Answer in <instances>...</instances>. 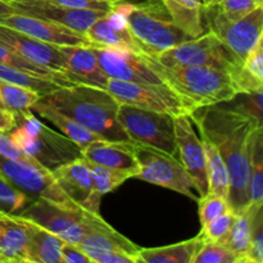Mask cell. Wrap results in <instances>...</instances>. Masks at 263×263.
I'll return each instance as SVG.
<instances>
[{"mask_svg": "<svg viewBox=\"0 0 263 263\" xmlns=\"http://www.w3.org/2000/svg\"><path fill=\"white\" fill-rule=\"evenodd\" d=\"M200 130L202 139L215 144L230 177L228 202L234 213H240L248 204L247 184L249 154L257 130L262 123L230 108L205 105L189 113Z\"/></svg>", "mask_w": 263, "mask_h": 263, "instance_id": "1", "label": "cell"}, {"mask_svg": "<svg viewBox=\"0 0 263 263\" xmlns=\"http://www.w3.org/2000/svg\"><path fill=\"white\" fill-rule=\"evenodd\" d=\"M40 100L73 118L103 140L131 141L118 121L120 103L108 90L77 84L41 95Z\"/></svg>", "mask_w": 263, "mask_h": 263, "instance_id": "2", "label": "cell"}, {"mask_svg": "<svg viewBox=\"0 0 263 263\" xmlns=\"http://www.w3.org/2000/svg\"><path fill=\"white\" fill-rule=\"evenodd\" d=\"M145 57L164 84L181 98L189 113L195 108L231 102L238 95L228 72L211 67H164L148 54Z\"/></svg>", "mask_w": 263, "mask_h": 263, "instance_id": "3", "label": "cell"}, {"mask_svg": "<svg viewBox=\"0 0 263 263\" xmlns=\"http://www.w3.org/2000/svg\"><path fill=\"white\" fill-rule=\"evenodd\" d=\"M112 10L125 18L133 37L148 55H156L193 40L172 22L161 0H141L136 4L115 3Z\"/></svg>", "mask_w": 263, "mask_h": 263, "instance_id": "4", "label": "cell"}, {"mask_svg": "<svg viewBox=\"0 0 263 263\" xmlns=\"http://www.w3.org/2000/svg\"><path fill=\"white\" fill-rule=\"evenodd\" d=\"M14 113V127L9 136L26 154L48 171L81 158V149L63 134L44 125L31 109Z\"/></svg>", "mask_w": 263, "mask_h": 263, "instance_id": "5", "label": "cell"}, {"mask_svg": "<svg viewBox=\"0 0 263 263\" xmlns=\"http://www.w3.org/2000/svg\"><path fill=\"white\" fill-rule=\"evenodd\" d=\"M18 216L32 221L71 244H79L90 233L108 225L97 213L68 210L45 199L31 200Z\"/></svg>", "mask_w": 263, "mask_h": 263, "instance_id": "6", "label": "cell"}, {"mask_svg": "<svg viewBox=\"0 0 263 263\" xmlns=\"http://www.w3.org/2000/svg\"><path fill=\"white\" fill-rule=\"evenodd\" d=\"M164 67H211L233 74L243 62L211 31L198 39L182 43L151 55Z\"/></svg>", "mask_w": 263, "mask_h": 263, "instance_id": "7", "label": "cell"}, {"mask_svg": "<svg viewBox=\"0 0 263 263\" xmlns=\"http://www.w3.org/2000/svg\"><path fill=\"white\" fill-rule=\"evenodd\" d=\"M117 117L134 144L151 146L176 156L174 116L134 105L120 104Z\"/></svg>", "mask_w": 263, "mask_h": 263, "instance_id": "8", "label": "cell"}, {"mask_svg": "<svg viewBox=\"0 0 263 263\" xmlns=\"http://www.w3.org/2000/svg\"><path fill=\"white\" fill-rule=\"evenodd\" d=\"M0 175L32 200L45 199L68 210H82L64 194L51 172L44 167L0 156Z\"/></svg>", "mask_w": 263, "mask_h": 263, "instance_id": "9", "label": "cell"}, {"mask_svg": "<svg viewBox=\"0 0 263 263\" xmlns=\"http://www.w3.org/2000/svg\"><path fill=\"white\" fill-rule=\"evenodd\" d=\"M135 157L139 164V172L134 179L167 187L192 199H198L193 193V190L197 192L194 181L176 157L151 146L136 144Z\"/></svg>", "mask_w": 263, "mask_h": 263, "instance_id": "10", "label": "cell"}, {"mask_svg": "<svg viewBox=\"0 0 263 263\" xmlns=\"http://www.w3.org/2000/svg\"><path fill=\"white\" fill-rule=\"evenodd\" d=\"M204 15L208 31L215 33L241 62L262 39L263 5L238 21L223 17L218 5L205 7Z\"/></svg>", "mask_w": 263, "mask_h": 263, "instance_id": "11", "label": "cell"}, {"mask_svg": "<svg viewBox=\"0 0 263 263\" xmlns=\"http://www.w3.org/2000/svg\"><path fill=\"white\" fill-rule=\"evenodd\" d=\"M107 90L120 104L168 113L174 117L182 113L189 115V110L181 98L166 84H136L120 80H109Z\"/></svg>", "mask_w": 263, "mask_h": 263, "instance_id": "12", "label": "cell"}, {"mask_svg": "<svg viewBox=\"0 0 263 263\" xmlns=\"http://www.w3.org/2000/svg\"><path fill=\"white\" fill-rule=\"evenodd\" d=\"M95 55L103 72L109 80L136 82V84L162 85L164 81L152 67L144 53L94 48Z\"/></svg>", "mask_w": 263, "mask_h": 263, "instance_id": "13", "label": "cell"}, {"mask_svg": "<svg viewBox=\"0 0 263 263\" xmlns=\"http://www.w3.org/2000/svg\"><path fill=\"white\" fill-rule=\"evenodd\" d=\"M174 125L180 162L194 181L195 189L199 197H203L208 193V181L207 170H205V154L202 140L198 138L192 125V118L187 113L175 116Z\"/></svg>", "mask_w": 263, "mask_h": 263, "instance_id": "14", "label": "cell"}, {"mask_svg": "<svg viewBox=\"0 0 263 263\" xmlns=\"http://www.w3.org/2000/svg\"><path fill=\"white\" fill-rule=\"evenodd\" d=\"M77 246L92 263H140V248L109 225L90 233Z\"/></svg>", "mask_w": 263, "mask_h": 263, "instance_id": "15", "label": "cell"}, {"mask_svg": "<svg viewBox=\"0 0 263 263\" xmlns=\"http://www.w3.org/2000/svg\"><path fill=\"white\" fill-rule=\"evenodd\" d=\"M9 4L14 9V13L49 21L84 35L98 18L107 14L105 12H98V10L73 9V8L63 7L50 0H15L10 2Z\"/></svg>", "mask_w": 263, "mask_h": 263, "instance_id": "16", "label": "cell"}, {"mask_svg": "<svg viewBox=\"0 0 263 263\" xmlns=\"http://www.w3.org/2000/svg\"><path fill=\"white\" fill-rule=\"evenodd\" d=\"M51 175L64 194L82 210L99 215L102 197L95 192L91 172L82 158L57 167Z\"/></svg>", "mask_w": 263, "mask_h": 263, "instance_id": "17", "label": "cell"}, {"mask_svg": "<svg viewBox=\"0 0 263 263\" xmlns=\"http://www.w3.org/2000/svg\"><path fill=\"white\" fill-rule=\"evenodd\" d=\"M0 25L7 26L15 31L31 36L36 40L44 43L53 44V45H89L90 43L84 33L76 32L73 30L40 20L30 15L20 14V13H10V14L0 15Z\"/></svg>", "mask_w": 263, "mask_h": 263, "instance_id": "18", "label": "cell"}, {"mask_svg": "<svg viewBox=\"0 0 263 263\" xmlns=\"http://www.w3.org/2000/svg\"><path fill=\"white\" fill-rule=\"evenodd\" d=\"M0 45L36 66L66 73L63 57L59 51L58 45L36 40L3 25H0Z\"/></svg>", "mask_w": 263, "mask_h": 263, "instance_id": "19", "label": "cell"}, {"mask_svg": "<svg viewBox=\"0 0 263 263\" xmlns=\"http://www.w3.org/2000/svg\"><path fill=\"white\" fill-rule=\"evenodd\" d=\"M90 46L100 49L143 53L131 35L125 18L116 10H110L98 18L85 32Z\"/></svg>", "mask_w": 263, "mask_h": 263, "instance_id": "20", "label": "cell"}, {"mask_svg": "<svg viewBox=\"0 0 263 263\" xmlns=\"http://www.w3.org/2000/svg\"><path fill=\"white\" fill-rule=\"evenodd\" d=\"M64 61V72L74 84L107 90L108 79L89 45H58Z\"/></svg>", "mask_w": 263, "mask_h": 263, "instance_id": "21", "label": "cell"}, {"mask_svg": "<svg viewBox=\"0 0 263 263\" xmlns=\"http://www.w3.org/2000/svg\"><path fill=\"white\" fill-rule=\"evenodd\" d=\"M81 158L113 170L131 172L134 177L139 172L135 144L131 141H108L100 139L81 149Z\"/></svg>", "mask_w": 263, "mask_h": 263, "instance_id": "22", "label": "cell"}, {"mask_svg": "<svg viewBox=\"0 0 263 263\" xmlns=\"http://www.w3.org/2000/svg\"><path fill=\"white\" fill-rule=\"evenodd\" d=\"M27 220L0 211V263H28Z\"/></svg>", "mask_w": 263, "mask_h": 263, "instance_id": "23", "label": "cell"}, {"mask_svg": "<svg viewBox=\"0 0 263 263\" xmlns=\"http://www.w3.org/2000/svg\"><path fill=\"white\" fill-rule=\"evenodd\" d=\"M172 22L182 31L198 39L208 32L202 0H161Z\"/></svg>", "mask_w": 263, "mask_h": 263, "instance_id": "24", "label": "cell"}, {"mask_svg": "<svg viewBox=\"0 0 263 263\" xmlns=\"http://www.w3.org/2000/svg\"><path fill=\"white\" fill-rule=\"evenodd\" d=\"M27 225L28 263H62V246L64 241L32 221L27 220Z\"/></svg>", "mask_w": 263, "mask_h": 263, "instance_id": "25", "label": "cell"}, {"mask_svg": "<svg viewBox=\"0 0 263 263\" xmlns=\"http://www.w3.org/2000/svg\"><path fill=\"white\" fill-rule=\"evenodd\" d=\"M31 109L37 112L41 117L48 120L49 122L53 123L54 126H57V127L62 131V134H63L64 136H67L71 141H73L80 149H84L85 146H87L89 144L102 139L98 135H95L94 133H91L90 130H87L86 127L80 125L79 122H76V121H74L73 118L69 117V116L64 115L63 112L58 110L57 108L44 103L43 100H40V98H39L37 102L31 107Z\"/></svg>", "mask_w": 263, "mask_h": 263, "instance_id": "26", "label": "cell"}, {"mask_svg": "<svg viewBox=\"0 0 263 263\" xmlns=\"http://www.w3.org/2000/svg\"><path fill=\"white\" fill-rule=\"evenodd\" d=\"M204 241V238L199 234L195 238L171 246L140 248L139 261L144 263H193V258Z\"/></svg>", "mask_w": 263, "mask_h": 263, "instance_id": "27", "label": "cell"}, {"mask_svg": "<svg viewBox=\"0 0 263 263\" xmlns=\"http://www.w3.org/2000/svg\"><path fill=\"white\" fill-rule=\"evenodd\" d=\"M262 210V204L248 203L247 207L236 215L235 221L231 226L228 235L220 241V244L230 249L239 258V263H243V258L251 241L252 231H253L256 216Z\"/></svg>", "mask_w": 263, "mask_h": 263, "instance_id": "28", "label": "cell"}, {"mask_svg": "<svg viewBox=\"0 0 263 263\" xmlns=\"http://www.w3.org/2000/svg\"><path fill=\"white\" fill-rule=\"evenodd\" d=\"M202 143L205 154L208 193L228 198L229 189H230V177H229L228 167L215 144H212L207 139H202Z\"/></svg>", "mask_w": 263, "mask_h": 263, "instance_id": "29", "label": "cell"}, {"mask_svg": "<svg viewBox=\"0 0 263 263\" xmlns=\"http://www.w3.org/2000/svg\"><path fill=\"white\" fill-rule=\"evenodd\" d=\"M248 203L263 204V131L257 130L249 154V174L247 184Z\"/></svg>", "mask_w": 263, "mask_h": 263, "instance_id": "30", "label": "cell"}, {"mask_svg": "<svg viewBox=\"0 0 263 263\" xmlns=\"http://www.w3.org/2000/svg\"><path fill=\"white\" fill-rule=\"evenodd\" d=\"M0 63L7 64V66L13 67V68L21 69V71L27 72V73L33 74V76L49 80V81L55 82V84L61 85V86L63 87L77 85L74 84V82L72 81L66 73H63V72L54 71V69L45 68V67L36 66V64L21 58V57L17 55V54L12 53V51L8 50V49L4 48L3 45H0Z\"/></svg>", "mask_w": 263, "mask_h": 263, "instance_id": "31", "label": "cell"}, {"mask_svg": "<svg viewBox=\"0 0 263 263\" xmlns=\"http://www.w3.org/2000/svg\"><path fill=\"white\" fill-rule=\"evenodd\" d=\"M41 95L35 90L0 80V100L10 112L31 109Z\"/></svg>", "mask_w": 263, "mask_h": 263, "instance_id": "32", "label": "cell"}, {"mask_svg": "<svg viewBox=\"0 0 263 263\" xmlns=\"http://www.w3.org/2000/svg\"><path fill=\"white\" fill-rule=\"evenodd\" d=\"M84 161L86 163V166L89 167L90 172H91L95 192L102 198L103 195L113 192L116 187L122 185L126 180L133 179L134 177V175L131 172L120 171V170H113L109 168V167L100 166V164L92 163V162L86 161V159H84Z\"/></svg>", "mask_w": 263, "mask_h": 263, "instance_id": "33", "label": "cell"}, {"mask_svg": "<svg viewBox=\"0 0 263 263\" xmlns=\"http://www.w3.org/2000/svg\"><path fill=\"white\" fill-rule=\"evenodd\" d=\"M0 80L12 82V84L21 85V86L28 87L31 90H35L40 95L49 94V92L54 91V90L59 89V87H63L61 85L55 84V82H51L49 80L33 76V74L23 72L21 69L13 68V67L3 63H0Z\"/></svg>", "mask_w": 263, "mask_h": 263, "instance_id": "34", "label": "cell"}, {"mask_svg": "<svg viewBox=\"0 0 263 263\" xmlns=\"http://www.w3.org/2000/svg\"><path fill=\"white\" fill-rule=\"evenodd\" d=\"M193 263H239V258L222 244L205 240L193 258Z\"/></svg>", "mask_w": 263, "mask_h": 263, "instance_id": "35", "label": "cell"}, {"mask_svg": "<svg viewBox=\"0 0 263 263\" xmlns=\"http://www.w3.org/2000/svg\"><path fill=\"white\" fill-rule=\"evenodd\" d=\"M25 193L13 186L5 177L0 175V211L7 213H14L21 211L31 202Z\"/></svg>", "mask_w": 263, "mask_h": 263, "instance_id": "36", "label": "cell"}, {"mask_svg": "<svg viewBox=\"0 0 263 263\" xmlns=\"http://www.w3.org/2000/svg\"><path fill=\"white\" fill-rule=\"evenodd\" d=\"M198 203H199V220L202 226L228 211H231L228 198L213 194V193H207L203 197H199Z\"/></svg>", "mask_w": 263, "mask_h": 263, "instance_id": "37", "label": "cell"}, {"mask_svg": "<svg viewBox=\"0 0 263 263\" xmlns=\"http://www.w3.org/2000/svg\"><path fill=\"white\" fill-rule=\"evenodd\" d=\"M235 218L236 213H234L233 211H228L223 215L218 216V217L213 218L212 221L203 225L199 234L204 238V240L217 241V243H220L229 234Z\"/></svg>", "mask_w": 263, "mask_h": 263, "instance_id": "38", "label": "cell"}, {"mask_svg": "<svg viewBox=\"0 0 263 263\" xmlns=\"http://www.w3.org/2000/svg\"><path fill=\"white\" fill-rule=\"evenodd\" d=\"M263 262V212L257 213L252 231L251 241L243 258V263H262Z\"/></svg>", "mask_w": 263, "mask_h": 263, "instance_id": "39", "label": "cell"}, {"mask_svg": "<svg viewBox=\"0 0 263 263\" xmlns=\"http://www.w3.org/2000/svg\"><path fill=\"white\" fill-rule=\"evenodd\" d=\"M261 7L254 0H222L218 4V9L223 17L230 21H238L253 12L256 8Z\"/></svg>", "mask_w": 263, "mask_h": 263, "instance_id": "40", "label": "cell"}, {"mask_svg": "<svg viewBox=\"0 0 263 263\" xmlns=\"http://www.w3.org/2000/svg\"><path fill=\"white\" fill-rule=\"evenodd\" d=\"M0 156L5 157V158L14 159V161H21L26 162V163H32L36 164V166H40L35 159H32L28 154H26L25 152L10 139L9 134L2 133V131H0Z\"/></svg>", "mask_w": 263, "mask_h": 263, "instance_id": "41", "label": "cell"}, {"mask_svg": "<svg viewBox=\"0 0 263 263\" xmlns=\"http://www.w3.org/2000/svg\"><path fill=\"white\" fill-rule=\"evenodd\" d=\"M244 99L234 110L243 113L253 120L262 123V91L251 92V94H240ZM233 109V108H231Z\"/></svg>", "mask_w": 263, "mask_h": 263, "instance_id": "42", "label": "cell"}, {"mask_svg": "<svg viewBox=\"0 0 263 263\" xmlns=\"http://www.w3.org/2000/svg\"><path fill=\"white\" fill-rule=\"evenodd\" d=\"M241 66L256 79L263 81V41L262 39L252 49L243 61Z\"/></svg>", "mask_w": 263, "mask_h": 263, "instance_id": "43", "label": "cell"}, {"mask_svg": "<svg viewBox=\"0 0 263 263\" xmlns=\"http://www.w3.org/2000/svg\"><path fill=\"white\" fill-rule=\"evenodd\" d=\"M55 4L63 7L73 8V9L84 10H98V12H110L113 4L110 0H50Z\"/></svg>", "mask_w": 263, "mask_h": 263, "instance_id": "44", "label": "cell"}, {"mask_svg": "<svg viewBox=\"0 0 263 263\" xmlns=\"http://www.w3.org/2000/svg\"><path fill=\"white\" fill-rule=\"evenodd\" d=\"M62 263H92V261L77 244L64 241L62 246Z\"/></svg>", "mask_w": 263, "mask_h": 263, "instance_id": "45", "label": "cell"}, {"mask_svg": "<svg viewBox=\"0 0 263 263\" xmlns=\"http://www.w3.org/2000/svg\"><path fill=\"white\" fill-rule=\"evenodd\" d=\"M14 127V113L5 108H0V131L10 133Z\"/></svg>", "mask_w": 263, "mask_h": 263, "instance_id": "46", "label": "cell"}, {"mask_svg": "<svg viewBox=\"0 0 263 263\" xmlns=\"http://www.w3.org/2000/svg\"><path fill=\"white\" fill-rule=\"evenodd\" d=\"M10 13H14V9L12 8V5L9 3L0 0V15L10 14Z\"/></svg>", "mask_w": 263, "mask_h": 263, "instance_id": "47", "label": "cell"}, {"mask_svg": "<svg viewBox=\"0 0 263 263\" xmlns=\"http://www.w3.org/2000/svg\"><path fill=\"white\" fill-rule=\"evenodd\" d=\"M204 7H213V5H218L222 0H202Z\"/></svg>", "mask_w": 263, "mask_h": 263, "instance_id": "48", "label": "cell"}, {"mask_svg": "<svg viewBox=\"0 0 263 263\" xmlns=\"http://www.w3.org/2000/svg\"><path fill=\"white\" fill-rule=\"evenodd\" d=\"M254 2H256L257 4H259V5H263V0H254Z\"/></svg>", "mask_w": 263, "mask_h": 263, "instance_id": "49", "label": "cell"}, {"mask_svg": "<svg viewBox=\"0 0 263 263\" xmlns=\"http://www.w3.org/2000/svg\"><path fill=\"white\" fill-rule=\"evenodd\" d=\"M3 2H7V3H10V2H15V0H3Z\"/></svg>", "mask_w": 263, "mask_h": 263, "instance_id": "50", "label": "cell"}, {"mask_svg": "<svg viewBox=\"0 0 263 263\" xmlns=\"http://www.w3.org/2000/svg\"><path fill=\"white\" fill-rule=\"evenodd\" d=\"M0 108H4V105H3V103H2V100H0Z\"/></svg>", "mask_w": 263, "mask_h": 263, "instance_id": "51", "label": "cell"}]
</instances>
